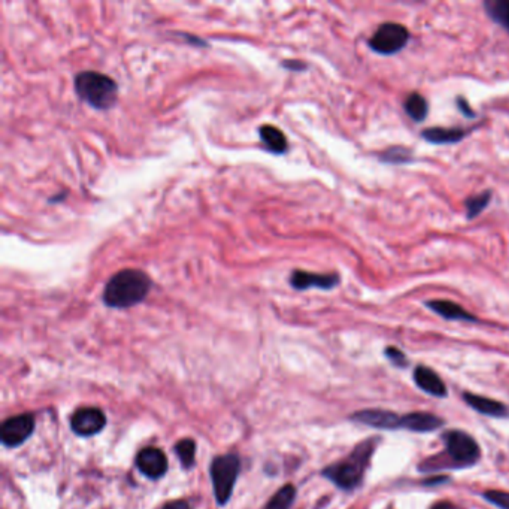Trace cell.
<instances>
[{"label":"cell","mask_w":509,"mask_h":509,"mask_svg":"<svg viewBox=\"0 0 509 509\" xmlns=\"http://www.w3.org/2000/svg\"><path fill=\"white\" fill-rule=\"evenodd\" d=\"M152 287L151 278L139 269L117 272L103 290V302L111 308H131L141 304Z\"/></svg>","instance_id":"obj_1"},{"label":"cell","mask_w":509,"mask_h":509,"mask_svg":"<svg viewBox=\"0 0 509 509\" xmlns=\"http://www.w3.org/2000/svg\"><path fill=\"white\" fill-rule=\"evenodd\" d=\"M75 91L84 102L94 109L105 111L112 108L118 99V85L111 76L85 71L75 76Z\"/></svg>","instance_id":"obj_2"},{"label":"cell","mask_w":509,"mask_h":509,"mask_svg":"<svg viewBox=\"0 0 509 509\" xmlns=\"http://www.w3.org/2000/svg\"><path fill=\"white\" fill-rule=\"evenodd\" d=\"M372 453H374L372 441L363 442L356 448L354 453H351L348 459L332 464L327 469H324L323 475L333 481L336 486L343 490L354 488L360 484L361 479H363L365 468Z\"/></svg>","instance_id":"obj_3"},{"label":"cell","mask_w":509,"mask_h":509,"mask_svg":"<svg viewBox=\"0 0 509 509\" xmlns=\"http://www.w3.org/2000/svg\"><path fill=\"white\" fill-rule=\"evenodd\" d=\"M240 460L235 454L220 455L211 464V478L214 484V495L220 505L229 502L239 475Z\"/></svg>","instance_id":"obj_4"},{"label":"cell","mask_w":509,"mask_h":509,"mask_svg":"<svg viewBox=\"0 0 509 509\" xmlns=\"http://www.w3.org/2000/svg\"><path fill=\"white\" fill-rule=\"evenodd\" d=\"M409 32L399 23H384L369 39V47L375 53L392 56L399 53L409 42Z\"/></svg>","instance_id":"obj_5"},{"label":"cell","mask_w":509,"mask_h":509,"mask_svg":"<svg viewBox=\"0 0 509 509\" xmlns=\"http://www.w3.org/2000/svg\"><path fill=\"white\" fill-rule=\"evenodd\" d=\"M446 454L457 466H471L479 459V446L475 439L462 430H451L444 435Z\"/></svg>","instance_id":"obj_6"},{"label":"cell","mask_w":509,"mask_h":509,"mask_svg":"<svg viewBox=\"0 0 509 509\" xmlns=\"http://www.w3.org/2000/svg\"><path fill=\"white\" fill-rule=\"evenodd\" d=\"M34 429L33 417L29 414H23V416H16L10 420H6L2 425L0 430V436H2V444L6 446H19L27 439Z\"/></svg>","instance_id":"obj_7"},{"label":"cell","mask_w":509,"mask_h":509,"mask_svg":"<svg viewBox=\"0 0 509 509\" xmlns=\"http://www.w3.org/2000/svg\"><path fill=\"white\" fill-rule=\"evenodd\" d=\"M106 425V417L98 408H81L71 418V427L76 435L93 436Z\"/></svg>","instance_id":"obj_8"},{"label":"cell","mask_w":509,"mask_h":509,"mask_svg":"<svg viewBox=\"0 0 509 509\" xmlns=\"http://www.w3.org/2000/svg\"><path fill=\"white\" fill-rule=\"evenodd\" d=\"M341 281L338 273H313L305 271H295L291 273L290 284L296 290H332L338 286Z\"/></svg>","instance_id":"obj_9"},{"label":"cell","mask_w":509,"mask_h":509,"mask_svg":"<svg viewBox=\"0 0 509 509\" xmlns=\"http://www.w3.org/2000/svg\"><path fill=\"white\" fill-rule=\"evenodd\" d=\"M136 464L144 475L151 479L161 478L168 472V459L159 448H145L137 455Z\"/></svg>","instance_id":"obj_10"},{"label":"cell","mask_w":509,"mask_h":509,"mask_svg":"<svg viewBox=\"0 0 509 509\" xmlns=\"http://www.w3.org/2000/svg\"><path fill=\"white\" fill-rule=\"evenodd\" d=\"M361 425H366L370 427L376 429H384V430H393V429H402V417L398 414L385 409H365L359 411L354 416L351 417Z\"/></svg>","instance_id":"obj_11"},{"label":"cell","mask_w":509,"mask_h":509,"mask_svg":"<svg viewBox=\"0 0 509 509\" xmlns=\"http://www.w3.org/2000/svg\"><path fill=\"white\" fill-rule=\"evenodd\" d=\"M414 379L422 392L436 396V398H445L446 396V387L441 376L430 367L418 366L414 372Z\"/></svg>","instance_id":"obj_12"},{"label":"cell","mask_w":509,"mask_h":509,"mask_svg":"<svg viewBox=\"0 0 509 509\" xmlns=\"http://www.w3.org/2000/svg\"><path fill=\"white\" fill-rule=\"evenodd\" d=\"M444 421L429 412H411L402 417V429L414 430V432H432L441 427Z\"/></svg>","instance_id":"obj_13"},{"label":"cell","mask_w":509,"mask_h":509,"mask_svg":"<svg viewBox=\"0 0 509 509\" xmlns=\"http://www.w3.org/2000/svg\"><path fill=\"white\" fill-rule=\"evenodd\" d=\"M464 400L469 405V407H472L473 409L481 414H484V416H490V417H508L509 416V411L504 403L484 398V396L464 393Z\"/></svg>","instance_id":"obj_14"},{"label":"cell","mask_w":509,"mask_h":509,"mask_svg":"<svg viewBox=\"0 0 509 509\" xmlns=\"http://www.w3.org/2000/svg\"><path fill=\"white\" fill-rule=\"evenodd\" d=\"M427 306L446 320H463V321H477L475 315L469 314L463 306L457 305L451 300H430Z\"/></svg>","instance_id":"obj_15"},{"label":"cell","mask_w":509,"mask_h":509,"mask_svg":"<svg viewBox=\"0 0 509 509\" xmlns=\"http://www.w3.org/2000/svg\"><path fill=\"white\" fill-rule=\"evenodd\" d=\"M258 135H260L262 144L267 151L273 154H284L289 150V141L286 135L281 132V128L271 124H264L258 128Z\"/></svg>","instance_id":"obj_16"},{"label":"cell","mask_w":509,"mask_h":509,"mask_svg":"<svg viewBox=\"0 0 509 509\" xmlns=\"http://www.w3.org/2000/svg\"><path fill=\"white\" fill-rule=\"evenodd\" d=\"M469 131L464 128H445V127H429L422 131V137L432 144H455L460 142L468 135Z\"/></svg>","instance_id":"obj_17"},{"label":"cell","mask_w":509,"mask_h":509,"mask_svg":"<svg viewBox=\"0 0 509 509\" xmlns=\"http://www.w3.org/2000/svg\"><path fill=\"white\" fill-rule=\"evenodd\" d=\"M484 8L491 20L509 32V0H487Z\"/></svg>","instance_id":"obj_18"},{"label":"cell","mask_w":509,"mask_h":509,"mask_svg":"<svg viewBox=\"0 0 509 509\" xmlns=\"http://www.w3.org/2000/svg\"><path fill=\"white\" fill-rule=\"evenodd\" d=\"M405 112L414 120V122H422L429 114V103L420 93H411L405 100Z\"/></svg>","instance_id":"obj_19"},{"label":"cell","mask_w":509,"mask_h":509,"mask_svg":"<svg viewBox=\"0 0 509 509\" xmlns=\"http://www.w3.org/2000/svg\"><path fill=\"white\" fill-rule=\"evenodd\" d=\"M296 488L293 486H284L281 490L273 495V497L267 502L264 509H290L295 502Z\"/></svg>","instance_id":"obj_20"},{"label":"cell","mask_w":509,"mask_h":509,"mask_svg":"<svg viewBox=\"0 0 509 509\" xmlns=\"http://www.w3.org/2000/svg\"><path fill=\"white\" fill-rule=\"evenodd\" d=\"M175 453L179 457L181 463L184 464V468H190L194 464V454H196V445L190 439H183L178 442L175 446Z\"/></svg>","instance_id":"obj_21"},{"label":"cell","mask_w":509,"mask_h":509,"mask_svg":"<svg viewBox=\"0 0 509 509\" xmlns=\"http://www.w3.org/2000/svg\"><path fill=\"white\" fill-rule=\"evenodd\" d=\"M490 199H491V193L490 192H484V193H481V194L469 197V199L466 201V203H464L466 205V210H468V217L469 218L477 217V215L482 210L487 208V205H488Z\"/></svg>","instance_id":"obj_22"},{"label":"cell","mask_w":509,"mask_h":509,"mask_svg":"<svg viewBox=\"0 0 509 509\" xmlns=\"http://www.w3.org/2000/svg\"><path fill=\"white\" fill-rule=\"evenodd\" d=\"M482 496H484L490 504L499 506L500 509H509V493H505V491L491 490Z\"/></svg>","instance_id":"obj_23"},{"label":"cell","mask_w":509,"mask_h":509,"mask_svg":"<svg viewBox=\"0 0 509 509\" xmlns=\"http://www.w3.org/2000/svg\"><path fill=\"white\" fill-rule=\"evenodd\" d=\"M381 159L384 161H390V163H403V161H408L411 157H409V152L405 150V148H400V146H398V148H392L385 151Z\"/></svg>","instance_id":"obj_24"},{"label":"cell","mask_w":509,"mask_h":509,"mask_svg":"<svg viewBox=\"0 0 509 509\" xmlns=\"http://www.w3.org/2000/svg\"><path fill=\"white\" fill-rule=\"evenodd\" d=\"M385 356L396 366H407L408 365V360H407V357H405L403 352L398 348H394V347L385 348Z\"/></svg>","instance_id":"obj_25"},{"label":"cell","mask_w":509,"mask_h":509,"mask_svg":"<svg viewBox=\"0 0 509 509\" xmlns=\"http://www.w3.org/2000/svg\"><path fill=\"white\" fill-rule=\"evenodd\" d=\"M457 103H459V109L463 112V114L464 115H468V117H475V112H473L472 109H469V105H468V102H466L464 99H457Z\"/></svg>","instance_id":"obj_26"},{"label":"cell","mask_w":509,"mask_h":509,"mask_svg":"<svg viewBox=\"0 0 509 509\" xmlns=\"http://www.w3.org/2000/svg\"><path fill=\"white\" fill-rule=\"evenodd\" d=\"M163 509H192V508H190L184 500H174V502H169L168 505H165Z\"/></svg>","instance_id":"obj_27"},{"label":"cell","mask_w":509,"mask_h":509,"mask_svg":"<svg viewBox=\"0 0 509 509\" xmlns=\"http://www.w3.org/2000/svg\"><path fill=\"white\" fill-rule=\"evenodd\" d=\"M286 67H290V69H296V71H299V69H305L306 65L300 63V62H291V60H287V62L282 63Z\"/></svg>","instance_id":"obj_28"},{"label":"cell","mask_w":509,"mask_h":509,"mask_svg":"<svg viewBox=\"0 0 509 509\" xmlns=\"http://www.w3.org/2000/svg\"><path fill=\"white\" fill-rule=\"evenodd\" d=\"M432 509H457V508L451 502H438L436 505L432 506Z\"/></svg>","instance_id":"obj_29"}]
</instances>
